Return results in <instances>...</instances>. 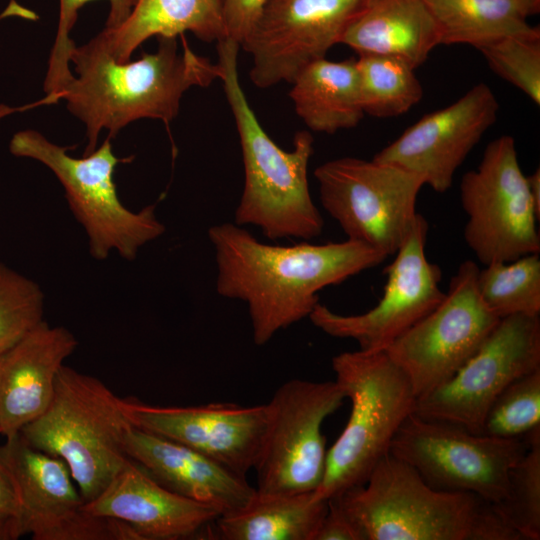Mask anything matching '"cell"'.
Segmentation results:
<instances>
[{"label": "cell", "instance_id": "1", "mask_svg": "<svg viewBox=\"0 0 540 540\" xmlns=\"http://www.w3.org/2000/svg\"><path fill=\"white\" fill-rule=\"evenodd\" d=\"M219 295L248 306L253 341L262 346L309 317L322 289L382 263L387 256L362 242L271 245L235 223L208 230Z\"/></svg>", "mask_w": 540, "mask_h": 540}, {"label": "cell", "instance_id": "2", "mask_svg": "<svg viewBox=\"0 0 540 540\" xmlns=\"http://www.w3.org/2000/svg\"><path fill=\"white\" fill-rule=\"evenodd\" d=\"M154 53L117 62L96 35L75 46L70 57L77 76L63 91L67 109L86 126L83 155L96 149L99 133L115 137L129 123L142 119L173 120L183 94L219 79V67L195 53L183 37H159Z\"/></svg>", "mask_w": 540, "mask_h": 540}, {"label": "cell", "instance_id": "3", "mask_svg": "<svg viewBox=\"0 0 540 540\" xmlns=\"http://www.w3.org/2000/svg\"><path fill=\"white\" fill-rule=\"evenodd\" d=\"M239 47L229 38L217 42L219 79L235 120L244 166L235 224L256 226L271 240L313 239L324 226L308 185L313 137L308 131H299L292 150L285 151L268 136L240 83Z\"/></svg>", "mask_w": 540, "mask_h": 540}, {"label": "cell", "instance_id": "4", "mask_svg": "<svg viewBox=\"0 0 540 540\" xmlns=\"http://www.w3.org/2000/svg\"><path fill=\"white\" fill-rule=\"evenodd\" d=\"M332 498L356 522L364 540H521L491 502L473 493L433 488L390 453L364 484Z\"/></svg>", "mask_w": 540, "mask_h": 540}, {"label": "cell", "instance_id": "5", "mask_svg": "<svg viewBox=\"0 0 540 540\" xmlns=\"http://www.w3.org/2000/svg\"><path fill=\"white\" fill-rule=\"evenodd\" d=\"M131 426L120 397L98 378L63 365L47 409L19 433L67 465L86 503L128 461L124 440Z\"/></svg>", "mask_w": 540, "mask_h": 540}, {"label": "cell", "instance_id": "6", "mask_svg": "<svg viewBox=\"0 0 540 540\" xmlns=\"http://www.w3.org/2000/svg\"><path fill=\"white\" fill-rule=\"evenodd\" d=\"M332 369L351 411L344 430L327 450L324 477L315 491L327 500L367 481L389 454L416 403L410 382L386 350L340 353L333 357Z\"/></svg>", "mask_w": 540, "mask_h": 540}, {"label": "cell", "instance_id": "7", "mask_svg": "<svg viewBox=\"0 0 540 540\" xmlns=\"http://www.w3.org/2000/svg\"><path fill=\"white\" fill-rule=\"evenodd\" d=\"M9 149L15 156L39 161L54 173L74 217L86 231L93 258L104 260L117 251L122 258L134 260L142 246L165 232L155 205L132 212L121 203L113 175L119 163L130 162L132 157H116L109 137L81 158L70 156L68 147L30 129L15 133Z\"/></svg>", "mask_w": 540, "mask_h": 540}, {"label": "cell", "instance_id": "8", "mask_svg": "<svg viewBox=\"0 0 540 540\" xmlns=\"http://www.w3.org/2000/svg\"><path fill=\"white\" fill-rule=\"evenodd\" d=\"M314 176L320 201L347 239L367 244L387 257L411 232L423 179L397 165L342 157L318 166Z\"/></svg>", "mask_w": 540, "mask_h": 540}, {"label": "cell", "instance_id": "9", "mask_svg": "<svg viewBox=\"0 0 540 540\" xmlns=\"http://www.w3.org/2000/svg\"><path fill=\"white\" fill-rule=\"evenodd\" d=\"M460 200L467 215L464 240L482 265L540 253V212L512 136L486 146L478 166L461 179Z\"/></svg>", "mask_w": 540, "mask_h": 540}, {"label": "cell", "instance_id": "10", "mask_svg": "<svg viewBox=\"0 0 540 540\" xmlns=\"http://www.w3.org/2000/svg\"><path fill=\"white\" fill-rule=\"evenodd\" d=\"M528 446L525 438L476 434L413 412L397 431L389 453L412 466L433 488L473 493L496 503L506 495L509 472Z\"/></svg>", "mask_w": 540, "mask_h": 540}, {"label": "cell", "instance_id": "11", "mask_svg": "<svg viewBox=\"0 0 540 540\" xmlns=\"http://www.w3.org/2000/svg\"><path fill=\"white\" fill-rule=\"evenodd\" d=\"M345 399L336 381L292 379L279 386L267 403V429L254 467L258 493L319 488L327 458L322 425Z\"/></svg>", "mask_w": 540, "mask_h": 540}, {"label": "cell", "instance_id": "12", "mask_svg": "<svg viewBox=\"0 0 540 540\" xmlns=\"http://www.w3.org/2000/svg\"><path fill=\"white\" fill-rule=\"evenodd\" d=\"M478 270L475 262H462L442 301L386 349L416 399L451 379L500 321L479 296Z\"/></svg>", "mask_w": 540, "mask_h": 540}, {"label": "cell", "instance_id": "13", "mask_svg": "<svg viewBox=\"0 0 540 540\" xmlns=\"http://www.w3.org/2000/svg\"><path fill=\"white\" fill-rule=\"evenodd\" d=\"M537 369H540V317L502 318L451 379L416 399L414 413L480 434L485 416L501 392Z\"/></svg>", "mask_w": 540, "mask_h": 540}, {"label": "cell", "instance_id": "14", "mask_svg": "<svg viewBox=\"0 0 540 540\" xmlns=\"http://www.w3.org/2000/svg\"><path fill=\"white\" fill-rule=\"evenodd\" d=\"M5 439L0 462L18 493L24 535L34 540H140L127 524L85 509L61 459L33 448L20 433Z\"/></svg>", "mask_w": 540, "mask_h": 540}, {"label": "cell", "instance_id": "15", "mask_svg": "<svg viewBox=\"0 0 540 540\" xmlns=\"http://www.w3.org/2000/svg\"><path fill=\"white\" fill-rule=\"evenodd\" d=\"M427 234L428 223L418 214L394 260L385 268L387 282L375 307L361 314L342 315L318 303L308 317L313 325L331 337L356 341L361 350H386L444 298L441 269L426 256Z\"/></svg>", "mask_w": 540, "mask_h": 540}, {"label": "cell", "instance_id": "16", "mask_svg": "<svg viewBox=\"0 0 540 540\" xmlns=\"http://www.w3.org/2000/svg\"><path fill=\"white\" fill-rule=\"evenodd\" d=\"M360 0H268L242 47L259 88L289 82L340 43Z\"/></svg>", "mask_w": 540, "mask_h": 540}, {"label": "cell", "instance_id": "17", "mask_svg": "<svg viewBox=\"0 0 540 540\" xmlns=\"http://www.w3.org/2000/svg\"><path fill=\"white\" fill-rule=\"evenodd\" d=\"M136 428L183 444L245 477L254 469L268 424L267 404L163 407L121 398Z\"/></svg>", "mask_w": 540, "mask_h": 540}, {"label": "cell", "instance_id": "18", "mask_svg": "<svg viewBox=\"0 0 540 540\" xmlns=\"http://www.w3.org/2000/svg\"><path fill=\"white\" fill-rule=\"evenodd\" d=\"M498 112L492 89L477 83L452 104L424 115L373 159L411 171L435 192L444 193L468 154L496 122Z\"/></svg>", "mask_w": 540, "mask_h": 540}, {"label": "cell", "instance_id": "19", "mask_svg": "<svg viewBox=\"0 0 540 540\" xmlns=\"http://www.w3.org/2000/svg\"><path fill=\"white\" fill-rule=\"evenodd\" d=\"M84 506L93 515L127 524L140 540L205 536L209 525L219 516L214 508L166 488L131 459Z\"/></svg>", "mask_w": 540, "mask_h": 540}, {"label": "cell", "instance_id": "20", "mask_svg": "<svg viewBox=\"0 0 540 540\" xmlns=\"http://www.w3.org/2000/svg\"><path fill=\"white\" fill-rule=\"evenodd\" d=\"M124 450L160 484L214 508L219 516L242 509L256 493L245 477L211 458L133 425L126 433Z\"/></svg>", "mask_w": 540, "mask_h": 540}, {"label": "cell", "instance_id": "21", "mask_svg": "<svg viewBox=\"0 0 540 540\" xmlns=\"http://www.w3.org/2000/svg\"><path fill=\"white\" fill-rule=\"evenodd\" d=\"M77 345L68 329L43 320L0 353L1 435L19 433L47 409L57 374Z\"/></svg>", "mask_w": 540, "mask_h": 540}, {"label": "cell", "instance_id": "22", "mask_svg": "<svg viewBox=\"0 0 540 540\" xmlns=\"http://www.w3.org/2000/svg\"><path fill=\"white\" fill-rule=\"evenodd\" d=\"M339 44L358 55L400 58L416 69L440 45V36L426 0H360Z\"/></svg>", "mask_w": 540, "mask_h": 540}, {"label": "cell", "instance_id": "23", "mask_svg": "<svg viewBox=\"0 0 540 540\" xmlns=\"http://www.w3.org/2000/svg\"><path fill=\"white\" fill-rule=\"evenodd\" d=\"M185 32L206 42L226 38L221 0H137L124 22L97 36L117 62H127L147 39Z\"/></svg>", "mask_w": 540, "mask_h": 540}, {"label": "cell", "instance_id": "24", "mask_svg": "<svg viewBox=\"0 0 540 540\" xmlns=\"http://www.w3.org/2000/svg\"><path fill=\"white\" fill-rule=\"evenodd\" d=\"M328 509L315 491L260 494L242 509L218 516L207 528L208 539L314 540Z\"/></svg>", "mask_w": 540, "mask_h": 540}, {"label": "cell", "instance_id": "25", "mask_svg": "<svg viewBox=\"0 0 540 540\" xmlns=\"http://www.w3.org/2000/svg\"><path fill=\"white\" fill-rule=\"evenodd\" d=\"M290 98L309 129L333 134L357 126L363 111L356 59L317 60L292 81Z\"/></svg>", "mask_w": 540, "mask_h": 540}, {"label": "cell", "instance_id": "26", "mask_svg": "<svg viewBox=\"0 0 540 540\" xmlns=\"http://www.w3.org/2000/svg\"><path fill=\"white\" fill-rule=\"evenodd\" d=\"M436 21L440 45L478 48L497 39L529 33L528 18L540 0H426Z\"/></svg>", "mask_w": 540, "mask_h": 540}, {"label": "cell", "instance_id": "27", "mask_svg": "<svg viewBox=\"0 0 540 540\" xmlns=\"http://www.w3.org/2000/svg\"><path fill=\"white\" fill-rule=\"evenodd\" d=\"M363 111L372 117H397L423 97L415 70L392 56L361 54L356 59Z\"/></svg>", "mask_w": 540, "mask_h": 540}, {"label": "cell", "instance_id": "28", "mask_svg": "<svg viewBox=\"0 0 540 540\" xmlns=\"http://www.w3.org/2000/svg\"><path fill=\"white\" fill-rule=\"evenodd\" d=\"M485 307L499 319L540 315V256L528 254L479 268L476 278Z\"/></svg>", "mask_w": 540, "mask_h": 540}, {"label": "cell", "instance_id": "29", "mask_svg": "<svg viewBox=\"0 0 540 540\" xmlns=\"http://www.w3.org/2000/svg\"><path fill=\"white\" fill-rule=\"evenodd\" d=\"M529 446L511 468L506 495L492 503L502 521L521 540L540 539V428L528 434Z\"/></svg>", "mask_w": 540, "mask_h": 540}, {"label": "cell", "instance_id": "30", "mask_svg": "<svg viewBox=\"0 0 540 540\" xmlns=\"http://www.w3.org/2000/svg\"><path fill=\"white\" fill-rule=\"evenodd\" d=\"M540 428V369L512 382L490 406L480 434L522 439Z\"/></svg>", "mask_w": 540, "mask_h": 540}, {"label": "cell", "instance_id": "31", "mask_svg": "<svg viewBox=\"0 0 540 540\" xmlns=\"http://www.w3.org/2000/svg\"><path fill=\"white\" fill-rule=\"evenodd\" d=\"M490 69L540 105V29L506 36L476 48Z\"/></svg>", "mask_w": 540, "mask_h": 540}, {"label": "cell", "instance_id": "32", "mask_svg": "<svg viewBox=\"0 0 540 540\" xmlns=\"http://www.w3.org/2000/svg\"><path fill=\"white\" fill-rule=\"evenodd\" d=\"M43 315L38 284L0 263V353L42 322Z\"/></svg>", "mask_w": 540, "mask_h": 540}, {"label": "cell", "instance_id": "33", "mask_svg": "<svg viewBox=\"0 0 540 540\" xmlns=\"http://www.w3.org/2000/svg\"><path fill=\"white\" fill-rule=\"evenodd\" d=\"M90 1L92 0H59L57 32L44 80L46 95H57L62 99L64 89L74 78L70 68V57L76 45L70 33L78 19L79 10ZM107 1L110 8L105 28L111 29L125 21L137 0Z\"/></svg>", "mask_w": 540, "mask_h": 540}, {"label": "cell", "instance_id": "34", "mask_svg": "<svg viewBox=\"0 0 540 540\" xmlns=\"http://www.w3.org/2000/svg\"><path fill=\"white\" fill-rule=\"evenodd\" d=\"M267 2L268 0H221L226 38L241 46Z\"/></svg>", "mask_w": 540, "mask_h": 540}, {"label": "cell", "instance_id": "35", "mask_svg": "<svg viewBox=\"0 0 540 540\" xmlns=\"http://www.w3.org/2000/svg\"><path fill=\"white\" fill-rule=\"evenodd\" d=\"M23 535L18 493L10 474L0 462V540H15Z\"/></svg>", "mask_w": 540, "mask_h": 540}, {"label": "cell", "instance_id": "36", "mask_svg": "<svg viewBox=\"0 0 540 540\" xmlns=\"http://www.w3.org/2000/svg\"><path fill=\"white\" fill-rule=\"evenodd\" d=\"M314 540H364L363 533L351 516L333 498L314 536Z\"/></svg>", "mask_w": 540, "mask_h": 540}, {"label": "cell", "instance_id": "37", "mask_svg": "<svg viewBox=\"0 0 540 540\" xmlns=\"http://www.w3.org/2000/svg\"><path fill=\"white\" fill-rule=\"evenodd\" d=\"M9 17H19L29 21L38 20V15L33 10L24 7L16 0H10L6 8L0 13V21ZM47 101V98L44 97L41 100H38L31 104H26L21 107H10L4 104H0V119L15 112H22L40 105H48Z\"/></svg>", "mask_w": 540, "mask_h": 540}, {"label": "cell", "instance_id": "38", "mask_svg": "<svg viewBox=\"0 0 540 540\" xmlns=\"http://www.w3.org/2000/svg\"><path fill=\"white\" fill-rule=\"evenodd\" d=\"M529 190L536 209L540 212V171L537 169L532 174L526 176Z\"/></svg>", "mask_w": 540, "mask_h": 540}]
</instances>
